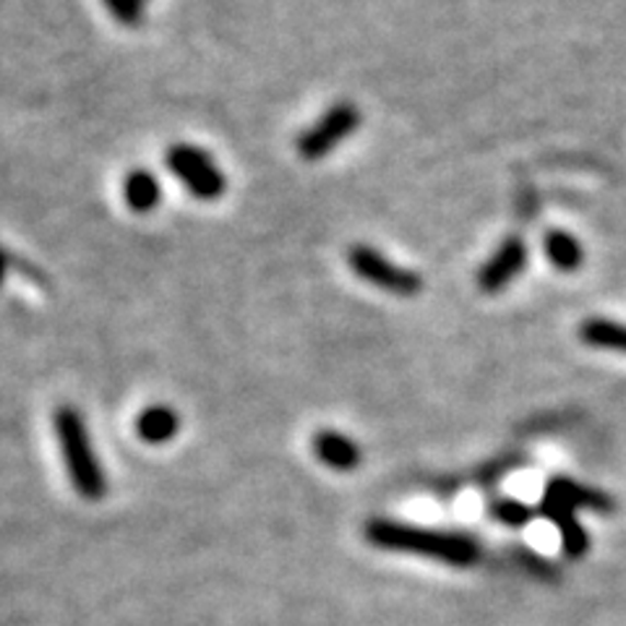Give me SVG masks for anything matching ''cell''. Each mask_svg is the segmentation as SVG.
Here are the masks:
<instances>
[{
  "label": "cell",
  "instance_id": "6da1fadb",
  "mask_svg": "<svg viewBox=\"0 0 626 626\" xmlns=\"http://www.w3.org/2000/svg\"><path fill=\"white\" fill-rule=\"evenodd\" d=\"M366 537L373 546L384 550H403V554H418L428 559H439L452 567H470L478 561L480 548L470 535L444 533V530L413 528L394 520H373L366 528Z\"/></svg>",
  "mask_w": 626,
  "mask_h": 626
},
{
  "label": "cell",
  "instance_id": "7a4b0ae2",
  "mask_svg": "<svg viewBox=\"0 0 626 626\" xmlns=\"http://www.w3.org/2000/svg\"><path fill=\"white\" fill-rule=\"evenodd\" d=\"M53 426H56V437L60 452H63L71 486L77 488V494L84 496L86 501H100L102 496L107 494V475L92 447L84 415H81L77 407L60 405L56 410V418H53Z\"/></svg>",
  "mask_w": 626,
  "mask_h": 626
},
{
  "label": "cell",
  "instance_id": "3957f363",
  "mask_svg": "<svg viewBox=\"0 0 626 626\" xmlns=\"http://www.w3.org/2000/svg\"><path fill=\"white\" fill-rule=\"evenodd\" d=\"M347 264L356 271V277H360L363 282L373 285V288L390 292V295L397 298H415L420 290H424V280L420 275H415L413 269L399 267L386 258L381 251L373 246H350L347 251Z\"/></svg>",
  "mask_w": 626,
  "mask_h": 626
},
{
  "label": "cell",
  "instance_id": "277c9868",
  "mask_svg": "<svg viewBox=\"0 0 626 626\" xmlns=\"http://www.w3.org/2000/svg\"><path fill=\"white\" fill-rule=\"evenodd\" d=\"M165 162L170 173H173L196 199L215 201L224 194V186H228L224 175L204 149L194 144H175L167 149Z\"/></svg>",
  "mask_w": 626,
  "mask_h": 626
},
{
  "label": "cell",
  "instance_id": "5b68a950",
  "mask_svg": "<svg viewBox=\"0 0 626 626\" xmlns=\"http://www.w3.org/2000/svg\"><path fill=\"white\" fill-rule=\"evenodd\" d=\"M360 126V111L352 102H337L326 111L322 118L313 124L309 131L301 134L298 139V152L303 160L316 162L324 160L326 154H332L335 149L343 144L350 134H356Z\"/></svg>",
  "mask_w": 626,
  "mask_h": 626
},
{
  "label": "cell",
  "instance_id": "8992f818",
  "mask_svg": "<svg viewBox=\"0 0 626 626\" xmlns=\"http://www.w3.org/2000/svg\"><path fill=\"white\" fill-rule=\"evenodd\" d=\"M528 243L520 235H509L499 243V248L494 251L491 258L483 264L478 271V288L488 295L501 292L507 285H512L517 277L522 275V269L528 267Z\"/></svg>",
  "mask_w": 626,
  "mask_h": 626
},
{
  "label": "cell",
  "instance_id": "52a82bcc",
  "mask_svg": "<svg viewBox=\"0 0 626 626\" xmlns=\"http://www.w3.org/2000/svg\"><path fill=\"white\" fill-rule=\"evenodd\" d=\"M313 452H316L322 465L337 470V473H350V470L360 465V457H363L356 441L339 431H318L313 437Z\"/></svg>",
  "mask_w": 626,
  "mask_h": 626
},
{
  "label": "cell",
  "instance_id": "ba28073f",
  "mask_svg": "<svg viewBox=\"0 0 626 626\" xmlns=\"http://www.w3.org/2000/svg\"><path fill=\"white\" fill-rule=\"evenodd\" d=\"M178 428V413L167 405L147 407V410L136 418V433H139V439L147 441V444H167L170 439H175Z\"/></svg>",
  "mask_w": 626,
  "mask_h": 626
},
{
  "label": "cell",
  "instance_id": "9c48e42d",
  "mask_svg": "<svg viewBox=\"0 0 626 626\" xmlns=\"http://www.w3.org/2000/svg\"><path fill=\"white\" fill-rule=\"evenodd\" d=\"M124 196L136 215H149L162 199L160 181L149 170H134L124 181Z\"/></svg>",
  "mask_w": 626,
  "mask_h": 626
},
{
  "label": "cell",
  "instance_id": "30bf717a",
  "mask_svg": "<svg viewBox=\"0 0 626 626\" xmlns=\"http://www.w3.org/2000/svg\"><path fill=\"white\" fill-rule=\"evenodd\" d=\"M543 246H546L548 262L559 271H567L569 275V271H577L582 267L584 251L580 241H577L575 235H569L567 230H550L546 241H543Z\"/></svg>",
  "mask_w": 626,
  "mask_h": 626
},
{
  "label": "cell",
  "instance_id": "8fae6325",
  "mask_svg": "<svg viewBox=\"0 0 626 626\" xmlns=\"http://www.w3.org/2000/svg\"><path fill=\"white\" fill-rule=\"evenodd\" d=\"M580 339L598 350L626 352V324L611 322V318H588L580 326Z\"/></svg>",
  "mask_w": 626,
  "mask_h": 626
},
{
  "label": "cell",
  "instance_id": "7c38bea8",
  "mask_svg": "<svg viewBox=\"0 0 626 626\" xmlns=\"http://www.w3.org/2000/svg\"><path fill=\"white\" fill-rule=\"evenodd\" d=\"M548 499H556L561 503H567V507H590V509H608L611 503L608 499H603L598 491H590V488L580 486V483L569 480V478H556L548 483V491H546Z\"/></svg>",
  "mask_w": 626,
  "mask_h": 626
},
{
  "label": "cell",
  "instance_id": "4fadbf2b",
  "mask_svg": "<svg viewBox=\"0 0 626 626\" xmlns=\"http://www.w3.org/2000/svg\"><path fill=\"white\" fill-rule=\"evenodd\" d=\"M107 11L113 13L115 22L124 26H139L144 22V0H102Z\"/></svg>",
  "mask_w": 626,
  "mask_h": 626
},
{
  "label": "cell",
  "instance_id": "5bb4252c",
  "mask_svg": "<svg viewBox=\"0 0 626 626\" xmlns=\"http://www.w3.org/2000/svg\"><path fill=\"white\" fill-rule=\"evenodd\" d=\"M491 514H494L499 522H503V525H512V528L528 525L530 517H533V512H530L525 503L514 501V499L496 501L494 507H491Z\"/></svg>",
  "mask_w": 626,
  "mask_h": 626
},
{
  "label": "cell",
  "instance_id": "9a60e30c",
  "mask_svg": "<svg viewBox=\"0 0 626 626\" xmlns=\"http://www.w3.org/2000/svg\"><path fill=\"white\" fill-rule=\"evenodd\" d=\"M9 269H11V256L5 254L3 248H0V285H3L5 275H9Z\"/></svg>",
  "mask_w": 626,
  "mask_h": 626
}]
</instances>
